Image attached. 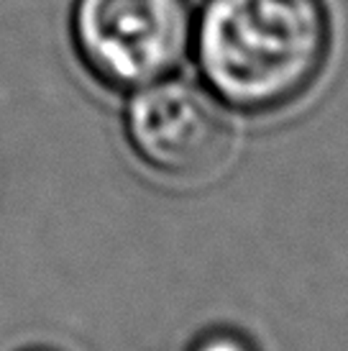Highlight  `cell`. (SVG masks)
<instances>
[{
    "instance_id": "obj_1",
    "label": "cell",
    "mask_w": 348,
    "mask_h": 351,
    "mask_svg": "<svg viewBox=\"0 0 348 351\" xmlns=\"http://www.w3.org/2000/svg\"><path fill=\"white\" fill-rule=\"evenodd\" d=\"M333 26L323 0H205L195 13L192 59L231 113L274 116L318 85Z\"/></svg>"
},
{
    "instance_id": "obj_2",
    "label": "cell",
    "mask_w": 348,
    "mask_h": 351,
    "mask_svg": "<svg viewBox=\"0 0 348 351\" xmlns=\"http://www.w3.org/2000/svg\"><path fill=\"white\" fill-rule=\"evenodd\" d=\"M69 39L97 85L131 95L192 57L195 10L190 0H75Z\"/></svg>"
},
{
    "instance_id": "obj_3",
    "label": "cell",
    "mask_w": 348,
    "mask_h": 351,
    "mask_svg": "<svg viewBox=\"0 0 348 351\" xmlns=\"http://www.w3.org/2000/svg\"><path fill=\"white\" fill-rule=\"evenodd\" d=\"M231 110L205 85L177 75L128 95L123 136L141 165L177 185L223 172L233 154Z\"/></svg>"
},
{
    "instance_id": "obj_4",
    "label": "cell",
    "mask_w": 348,
    "mask_h": 351,
    "mask_svg": "<svg viewBox=\"0 0 348 351\" xmlns=\"http://www.w3.org/2000/svg\"><path fill=\"white\" fill-rule=\"evenodd\" d=\"M187 351H261L249 333L231 328V326H215L197 333Z\"/></svg>"
},
{
    "instance_id": "obj_5",
    "label": "cell",
    "mask_w": 348,
    "mask_h": 351,
    "mask_svg": "<svg viewBox=\"0 0 348 351\" xmlns=\"http://www.w3.org/2000/svg\"><path fill=\"white\" fill-rule=\"evenodd\" d=\"M18 351H59L54 346H26V349H18Z\"/></svg>"
}]
</instances>
